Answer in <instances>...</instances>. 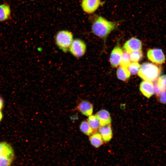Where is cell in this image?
<instances>
[{
  "label": "cell",
  "instance_id": "cell-18",
  "mask_svg": "<svg viewBox=\"0 0 166 166\" xmlns=\"http://www.w3.org/2000/svg\"><path fill=\"white\" fill-rule=\"evenodd\" d=\"M81 132L87 135H90L93 133V131L87 121H82L80 125Z\"/></svg>",
  "mask_w": 166,
  "mask_h": 166
},
{
  "label": "cell",
  "instance_id": "cell-25",
  "mask_svg": "<svg viewBox=\"0 0 166 166\" xmlns=\"http://www.w3.org/2000/svg\"><path fill=\"white\" fill-rule=\"evenodd\" d=\"M2 112H1V110H0V121L2 119Z\"/></svg>",
  "mask_w": 166,
  "mask_h": 166
},
{
  "label": "cell",
  "instance_id": "cell-2",
  "mask_svg": "<svg viewBox=\"0 0 166 166\" xmlns=\"http://www.w3.org/2000/svg\"><path fill=\"white\" fill-rule=\"evenodd\" d=\"M161 72V68L157 65L145 62L140 66L137 74L138 76L144 80L152 82L157 79Z\"/></svg>",
  "mask_w": 166,
  "mask_h": 166
},
{
  "label": "cell",
  "instance_id": "cell-6",
  "mask_svg": "<svg viewBox=\"0 0 166 166\" xmlns=\"http://www.w3.org/2000/svg\"><path fill=\"white\" fill-rule=\"evenodd\" d=\"M103 3L101 0H82L81 6L83 11L88 14L95 12Z\"/></svg>",
  "mask_w": 166,
  "mask_h": 166
},
{
  "label": "cell",
  "instance_id": "cell-24",
  "mask_svg": "<svg viewBox=\"0 0 166 166\" xmlns=\"http://www.w3.org/2000/svg\"><path fill=\"white\" fill-rule=\"evenodd\" d=\"M3 101L2 98L0 97V110L3 108Z\"/></svg>",
  "mask_w": 166,
  "mask_h": 166
},
{
  "label": "cell",
  "instance_id": "cell-13",
  "mask_svg": "<svg viewBox=\"0 0 166 166\" xmlns=\"http://www.w3.org/2000/svg\"><path fill=\"white\" fill-rule=\"evenodd\" d=\"M98 130L104 142H109L112 138L113 133L111 124L100 126Z\"/></svg>",
  "mask_w": 166,
  "mask_h": 166
},
{
  "label": "cell",
  "instance_id": "cell-21",
  "mask_svg": "<svg viewBox=\"0 0 166 166\" xmlns=\"http://www.w3.org/2000/svg\"><path fill=\"white\" fill-rule=\"evenodd\" d=\"M130 54L131 60L133 62H138L143 57V54L141 49L132 52Z\"/></svg>",
  "mask_w": 166,
  "mask_h": 166
},
{
  "label": "cell",
  "instance_id": "cell-12",
  "mask_svg": "<svg viewBox=\"0 0 166 166\" xmlns=\"http://www.w3.org/2000/svg\"><path fill=\"white\" fill-rule=\"evenodd\" d=\"M99 120L100 126L111 124V118L109 112L105 109H101L95 115Z\"/></svg>",
  "mask_w": 166,
  "mask_h": 166
},
{
  "label": "cell",
  "instance_id": "cell-20",
  "mask_svg": "<svg viewBox=\"0 0 166 166\" xmlns=\"http://www.w3.org/2000/svg\"><path fill=\"white\" fill-rule=\"evenodd\" d=\"M131 61L129 53L125 52L122 54L120 64V66L127 67L131 63Z\"/></svg>",
  "mask_w": 166,
  "mask_h": 166
},
{
  "label": "cell",
  "instance_id": "cell-14",
  "mask_svg": "<svg viewBox=\"0 0 166 166\" xmlns=\"http://www.w3.org/2000/svg\"><path fill=\"white\" fill-rule=\"evenodd\" d=\"M91 145L94 147L98 148L104 144V140L98 132H95L90 135L89 139Z\"/></svg>",
  "mask_w": 166,
  "mask_h": 166
},
{
  "label": "cell",
  "instance_id": "cell-1",
  "mask_svg": "<svg viewBox=\"0 0 166 166\" xmlns=\"http://www.w3.org/2000/svg\"><path fill=\"white\" fill-rule=\"evenodd\" d=\"M94 17L91 27L92 32L103 39L117 28L118 23L121 21H111L100 15H96Z\"/></svg>",
  "mask_w": 166,
  "mask_h": 166
},
{
  "label": "cell",
  "instance_id": "cell-22",
  "mask_svg": "<svg viewBox=\"0 0 166 166\" xmlns=\"http://www.w3.org/2000/svg\"><path fill=\"white\" fill-rule=\"evenodd\" d=\"M140 66L138 62H131L127 68L131 74L135 75L138 73Z\"/></svg>",
  "mask_w": 166,
  "mask_h": 166
},
{
  "label": "cell",
  "instance_id": "cell-19",
  "mask_svg": "<svg viewBox=\"0 0 166 166\" xmlns=\"http://www.w3.org/2000/svg\"><path fill=\"white\" fill-rule=\"evenodd\" d=\"M156 83L158 87L161 91L166 90V75H163L159 77Z\"/></svg>",
  "mask_w": 166,
  "mask_h": 166
},
{
  "label": "cell",
  "instance_id": "cell-3",
  "mask_svg": "<svg viewBox=\"0 0 166 166\" xmlns=\"http://www.w3.org/2000/svg\"><path fill=\"white\" fill-rule=\"evenodd\" d=\"M73 40V34L72 32L67 30L59 31L55 38L57 45L64 52H66L69 50Z\"/></svg>",
  "mask_w": 166,
  "mask_h": 166
},
{
  "label": "cell",
  "instance_id": "cell-10",
  "mask_svg": "<svg viewBox=\"0 0 166 166\" xmlns=\"http://www.w3.org/2000/svg\"><path fill=\"white\" fill-rule=\"evenodd\" d=\"M139 89L141 93L148 98L151 97L155 93L154 85L152 81H142Z\"/></svg>",
  "mask_w": 166,
  "mask_h": 166
},
{
  "label": "cell",
  "instance_id": "cell-8",
  "mask_svg": "<svg viewBox=\"0 0 166 166\" xmlns=\"http://www.w3.org/2000/svg\"><path fill=\"white\" fill-rule=\"evenodd\" d=\"M125 52L129 53L141 49V41L138 38L132 37L127 41L123 46Z\"/></svg>",
  "mask_w": 166,
  "mask_h": 166
},
{
  "label": "cell",
  "instance_id": "cell-16",
  "mask_svg": "<svg viewBox=\"0 0 166 166\" xmlns=\"http://www.w3.org/2000/svg\"><path fill=\"white\" fill-rule=\"evenodd\" d=\"M117 75L118 79L125 81L129 77L131 74L127 67L120 66L117 70Z\"/></svg>",
  "mask_w": 166,
  "mask_h": 166
},
{
  "label": "cell",
  "instance_id": "cell-9",
  "mask_svg": "<svg viewBox=\"0 0 166 166\" xmlns=\"http://www.w3.org/2000/svg\"><path fill=\"white\" fill-rule=\"evenodd\" d=\"M123 52L119 45L115 46L112 50L110 56V61L113 67H116L120 65Z\"/></svg>",
  "mask_w": 166,
  "mask_h": 166
},
{
  "label": "cell",
  "instance_id": "cell-15",
  "mask_svg": "<svg viewBox=\"0 0 166 166\" xmlns=\"http://www.w3.org/2000/svg\"><path fill=\"white\" fill-rule=\"evenodd\" d=\"M10 13V9L9 5L6 4L0 5V22L8 19Z\"/></svg>",
  "mask_w": 166,
  "mask_h": 166
},
{
  "label": "cell",
  "instance_id": "cell-23",
  "mask_svg": "<svg viewBox=\"0 0 166 166\" xmlns=\"http://www.w3.org/2000/svg\"><path fill=\"white\" fill-rule=\"evenodd\" d=\"M157 96L158 101L160 103L166 104V90L161 91Z\"/></svg>",
  "mask_w": 166,
  "mask_h": 166
},
{
  "label": "cell",
  "instance_id": "cell-7",
  "mask_svg": "<svg viewBox=\"0 0 166 166\" xmlns=\"http://www.w3.org/2000/svg\"><path fill=\"white\" fill-rule=\"evenodd\" d=\"M147 56L149 60L156 64H162L165 61V55L160 49H149L147 52Z\"/></svg>",
  "mask_w": 166,
  "mask_h": 166
},
{
  "label": "cell",
  "instance_id": "cell-17",
  "mask_svg": "<svg viewBox=\"0 0 166 166\" xmlns=\"http://www.w3.org/2000/svg\"><path fill=\"white\" fill-rule=\"evenodd\" d=\"M88 122L93 129V133L97 132L100 126L99 120L95 115H91L89 116Z\"/></svg>",
  "mask_w": 166,
  "mask_h": 166
},
{
  "label": "cell",
  "instance_id": "cell-11",
  "mask_svg": "<svg viewBox=\"0 0 166 166\" xmlns=\"http://www.w3.org/2000/svg\"><path fill=\"white\" fill-rule=\"evenodd\" d=\"M77 108L82 114L86 116L92 115L93 113V105L86 100L81 101L78 104Z\"/></svg>",
  "mask_w": 166,
  "mask_h": 166
},
{
  "label": "cell",
  "instance_id": "cell-26",
  "mask_svg": "<svg viewBox=\"0 0 166 166\" xmlns=\"http://www.w3.org/2000/svg\"></svg>",
  "mask_w": 166,
  "mask_h": 166
},
{
  "label": "cell",
  "instance_id": "cell-5",
  "mask_svg": "<svg viewBox=\"0 0 166 166\" xmlns=\"http://www.w3.org/2000/svg\"><path fill=\"white\" fill-rule=\"evenodd\" d=\"M86 49L85 42L81 39L76 38L72 42L69 51L74 57L79 58L84 55Z\"/></svg>",
  "mask_w": 166,
  "mask_h": 166
},
{
  "label": "cell",
  "instance_id": "cell-4",
  "mask_svg": "<svg viewBox=\"0 0 166 166\" xmlns=\"http://www.w3.org/2000/svg\"><path fill=\"white\" fill-rule=\"evenodd\" d=\"M14 158L11 146L6 142H0V166H10Z\"/></svg>",
  "mask_w": 166,
  "mask_h": 166
}]
</instances>
